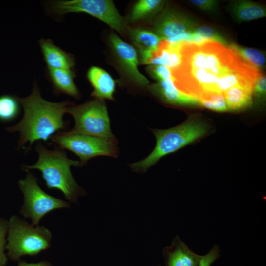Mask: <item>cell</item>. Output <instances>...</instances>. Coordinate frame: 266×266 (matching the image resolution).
Wrapping results in <instances>:
<instances>
[{"label":"cell","instance_id":"6da1fadb","mask_svg":"<svg viewBox=\"0 0 266 266\" xmlns=\"http://www.w3.org/2000/svg\"><path fill=\"white\" fill-rule=\"evenodd\" d=\"M18 100L23 108V116L17 124L6 128L9 132H19L18 149L28 144V151L35 142L47 141L55 133L65 128L63 116L71 102L67 100L52 102L45 100L36 82L31 94L23 98L18 97Z\"/></svg>","mask_w":266,"mask_h":266},{"label":"cell","instance_id":"7a4b0ae2","mask_svg":"<svg viewBox=\"0 0 266 266\" xmlns=\"http://www.w3.org/2000/svg\"><path fill=\"white\" fill-rule=\"evenodd\" d=\"M35 150L38 154V160L32 165H23V169L39 170L47 189L59 190L70 202L77 203L85 191L75 181L70 167L80 166V162L68 158L61 148L50 150L40 142L36 145Z\"/></svg>","mask_w":266,"mask_h":266},{"label":"cell","instance_id":"3957f363","mask_svg":"<svg viewBox=\"0 0 266 266\" xmlns=\"http://www.w3.org/2000/svg\"><path fill=\"white\" fill-rule=\"evenodd\" d=\"M152 131L156 138V146L147 157L129 165L134 172H146L162 157L203 136L207 128L202 123L192 120L168 129H153Z\"/></svg>","mask_w":266,"mask_h":266},{"label":"cell","instance_id":"277c9868","mask_svg":"<svg viewBox=\"0 0 266 266\" xmlns=\"http://www.w3.org/2000/svg\"><path fill=\"white\" fill-rule=\"evenodd\" d=\"M33 226L19 216L14 215L8 221L7 257L13 261H18L21 257L34 256L51 246V232L42 226Z\"/></svg>","mask_w":266,"mask_h":266},{"label":"cell","instance_id":"5b68a950","mask_svg":"<svg viewBox=\"0 0 266 266\" xmlns=\"http://www.w3.org/2000/svg\"><path fill=\"white\" fill-rule=\"evenodd\" d=\"M66 113L71 114L75 122L73 128L68 133L116 139L111 130L104 100L95 99L80 105L71 104L66 108Z\"/></svg>","mask_w":266,"mask_h":266},{"label":"cell","instance_id":"8992f818","mask_svg":"<svg viewBox=\"0 0 266 266\" xmlns=\"http://www.w3.org/2000/svg\"><path fill=\"white\" fill-rule=\"evenodd\" d=\"M18 186L24 195V202L20 213L30 218L32 225L37 226L41 219L53 210L70 207L67 201L57 199L44 192L39 186L36 177L28 172L20 180Z\"/></svg>","mask_w":266,"mask_h":266},{"label":"cell","instance_id":"52a82bcc","mask_svg":"<svg viewBox=\"0 0 266 266\" xmlns=\"http://www.w3.org/2000/svg\"><path fill=\"white\" fill-rule=\"evenodd\" d=\"M50 140L59 148L69 150L77 155L81 166L92 158L99 156L117 157L119 153L116 139L59 132Z\"/></svg>","mask_w":266,"mask_h":266},{"label":"cell","instance_id":"ba28073f","mask_svg":"<svg viewBox=\"0 0 266 266\" xmlns=\"http://www.w3.org/2000/svg\"><path fill=\"white\" fill-rule=\"evenodd\" d=\"M50 9L58 15L84 12L103 22L120 33L126 32L128 27L125 19L111 0H57L51 3Z\"/></svg>","mask_w":266,"mask_h":266},{"label":"cell","instance_id":"9c48e42d","mask_svg":"<svg viewBox=\"0 0 266 266\" xmlns=\"http://www.w3.org/2000/svg\"><path fill=\"white\" fill-rule=\"evenodd\" d=\"M108 42L114 58L124 76L138 86H148L149 80L138 69L139 59L136 49L114 33L110 34Z\"/></svg>","mask_w":266,"mask_h":266},{"label":"cell","instance_id":"30bf717a","mask_svg":"<svg viewBox=\"0 0 266 266\" xmlns=\"http://www.w3.org/2000/svg\"><path fill=\"white\" fill-rule=\"evenodd\" d=\"M153 32L162 39H167L194 30L192 21L179 12L165 10L154 22Z\"/></svg>","mask_w":266,"mask_h":266},{"label":"cell","instance_id":"8fae6325","mask_svg":"<svg viewBox=\"0 0 266 266\" xmlns=\"http://www.w3.org/2000/svg\"><path fill=\"white\" fill-rule=\"evenodd\" d=\"M126 32L134 47L138 51L139 62L147 65L153 53L157 51L163 39L153 31L144 28L128 26Z\"/></svg>","mask_w":266,"mask_h":266},{"label":"cell","instance_id":"7c38bea8","mask_svg":"<svg viewBox=\"0 0 266 266\" xmlns=\"http://www.w3.org/2000/svg\"><path fill=\"white\" fill-rule=\"evenodd\" d=\"M163 254L166 266H200L203 258L192 251L178 236L164 248Z\"/></svg>","mask_w":266,"mask_h":266},{"label":"cell","instance_id":"4fadbf2b","mask_svg":"<svg viewBox=\"0 0 266 266\" xmlns=\"http://www.w3.org/2000/svg\"><path fill=\"white\" fill-rule=\"evenodd\" d=\"M151 92L164 102L175 105H198L197 98L180 91L172 80L158 81L148 86Z\"/></svg>","mask_w":266,"mask_h":266},{"label":"cell","instance_id":"5bb4252c","mask_svg":"<svg viewBox=\"0 0 266 266\" xmlns=\"http://www.w3.org/2000/svg\"><path fill=\"white\" fill-rule=\"evenodd\" d=\"M86 76L93 88L92 97L100 100H114L116 82L106 71L98 66H92L88 70Z\"/></svg>","mask_w":266,"mask_h":266},{"label":"cell","instance_id":"9a60e30c","mask_svg":"<svg viewBox=\"0 0 266 266\" xmlns=\"http://www.w3.org/2000/svg\"><path fill=\"white\" fill-rule=\"evenodd\" d=\"M39 44L47 67L72 70L75 66L72 55L56 46L50 39H41Z\"/></svg>","mask_w":266,"mask_h":266},{"label":"cell","instance_id":"2e32d148","mask_svg":"<svg viewBox=\"0 0 266 266\" xmlns=\"http://www.w3.org/2000/svg\"><path fill=\"white\" fill-rule=\"evenodd\" d=\"M46 76L52 84L54 94L79 98L80 93L74 81L75 74L72 70L47 67Z\"/></svg>","mask_w":266,"mask_h":266},{"label":"cell","instance_id":"e0dca14e","mask_svg":"<svg viewBox=\"0 0 266 266\" xmlns=\"http://www.w3.org/2000/svg\"><path fill=\"white\" fill-rule=\"evenodd\" d=\"M253 91L245 88L236 86L224 93L227 110L239 111L251 106Z\"/></svg>","mask_w":266,"mask_h":266},{"label":"cell","instance_id":"ac0fdd59","mask_svg":"<svg viewBox=\"0 0 266 266\" xmlns=\"http://www.w3.org/2000/svg\"><path fill=\"white\" fill-rule=\"evenodd\" d=\"M164 3L161 0H139L130 11L127 21L135 22L151 18L161 10Z\"/></svg>","mask_w":266,"mask_h":266},{"label":"cell","instance_id":"d6986e66","mask_svg":"<svg viewBox=\"0 0 266 266\" xmlns=\"http://www.w3.org/2000/svg\"><path fill=\"white\" fill-rule=\"evenodd\" d=\"M232 13L241 22L249 21L266 16V10L261 5L249 1H237L232 5Z\"/></svg>","mask_w":266,"mask_h":266},{"label":"cell","instance_id":"ffe728a7","mask_svg":"<svg viewBox=\"0 0 266 266\" xmlns=\"http://www.w3.org/2000/svg\"><path fill=\"white\" fill-rule=\"evenodd\" d=\"M20 112L18 97L9 94L0 96V121L8 123L15 120Z\"/></svg>","mask_w":266,"mask_h":266},{"label":"cell","instance_id":"44dd1931","mask_svg":"<svg viewBox=\"0 0 266 266\" xmlns=\"http://www.w3.org/2000/svg\"><path fill=\"white\" fill-rule=\"evenodd\" d=\"M229 47L235 52L244 62L260 71L265 63V57L260 51L247 48L233 44Z\"/></svg>","mask_w":266,"mask_h":266},{"label":"cell","instance_id":"7402d4cb","mask_svg":"<svg viewBox=\"0 0 266 266\" xmlns=\"http://www.w3.org/2000/svg\"><path fill=\"white\" fill-rule=\"evenodd\" d=\"M199 104L208 109L224 112L227 110L223 93L212 91H204L198 97Z\"/></svg>","mask_w":266,"mask_h":266},{"label":"cell","instance_id":"603a6c76","mask_svg":"<svg viewBox=\"0 0 266 266\" xmlns=\"http://www.w3.org/2000/svg\"><path fill=\"white\" fill-rule=\"evenodd\" d=\"M193 43L201 45L210 41H215L225 44V39L212 28L201 26L193 31Z\"/></svg>","mask_w":266,"mask_h":266},{"label":"cell","instance_id":"cb8c5ba5","mask_svg":"<svg viewBox=\"0 0 266 266\" xmlns=\"http://www.w3.org/2000/svg\"><path fill=\"white\" fill-rule=\"evenodd\" d=\"M146 70L149 75L158 81H175L172 71L165 65H148Z\"/></svg>","mask_w":266,"mask_h":266},{"label":"cell","instance_id":"d4e9b609","mask_svg":"<svg viewBox=\"0 0 266 266\" xmlns=\"http://www.w3.org/2000/svg\"><path fill=\"white\" fill-rule=\"evenodd\" d=\"M8 221L0 218V266H5L8 261V257L5 253L6 245V237L7 235Z\"/></svg>","mask_w":266,"mask_h":266},{"label":"cell","instance_id":"484cf974","mask_svg":"<svg viewBox=\"0 0 266 266\" xmlns=\"http://www.w3.org/2000/svg\"><path fill=\"white\" fill-rule=\"evenodd\" d=\"M266 82V76L261 74L255 82L253 90V92H254L257 98H264L265 97Z\"/></svg>","mask_w":266,"mask_h":266},{"label":"cell","instance_id":"4316f807","mask_svg":"<svg viewBox=\"0 0 266 266\" xmlns=\"http://www.w3.org/2000/svg\"><path fill=\"white\" fill-rule=\"evenodd\" d=\"M194 6L201 10L209 11L213 10L217 5V1L210 0H190Z\"/></svg>","mask_w":266,"mask_h":266},{"label":"cell","instance_id":"83f0119b","mask_svg":"<svg viewBox=\"0 0 266 266\" xmlns=\"http://www.w3.org/2000/svg\"><path fill=\"white\" fill-rule=\"evenodd\" d=\"M219 256L218 248L214 247L207 254L203 256L200 266H210Z\"/></svg>","mask_w":266,"mask_h":266},{"label":"cell","instance_id":"f1b7e54d","mask_svg":"<svg viewBox=\"0 0 266 266\" xmlns=\"http://www.w3.org/2000/svg\"><path fill=\"white\" fill-rule=\"evenodd\" d=\"M18 266H53V265L47 261H42L36 263H29L20 260L18 261Z\"/></svg>","mask_w":266,"mask_h":266}]
</instances>
